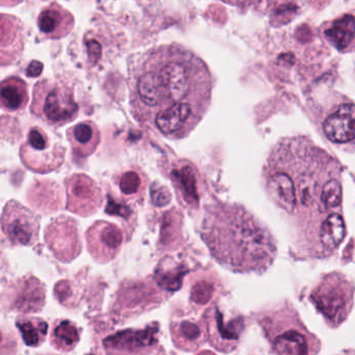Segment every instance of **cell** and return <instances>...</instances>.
Segmentation results:
<instances>
[{
	"label": "cell",
	"mask_w": 355,
	"mask_h": 355,
	"mask_svg": "<svg viewBox=\"0 0 355 355\" xmlns=\"http://www.w3.org/2000/svg\"><path fill=\"white\" fill-rule=\"evenodd\" d=\"M2 231L14 245L31 246L39 239L37 217L20 202L10 200L0 218Z\"/></svg>",
	"instance_id": "obj_5"
},
{
	"label": "cell",
	"mask_w": 355,
	"mask_h": 355,
	"mask_svg": "<svg viewBox=\"0 0 355 355\" xmlns=\"http://www.w3.org/2000/svg\"><path fill=\"white\" fill-rule=\"evenodd\" d=\"M45 240L55 258L62 262H71L80 254L77 223L69 217L54 219L46 229Z\"/></svg>",
	"instance_id": "obj_7"
},
{
	"label": "cell",
	"mask_w": 355,
	"mask_h": 355,
	"mask_svg": "<svg viewBox=\"0 0 355 355\" xmlns=\"http://www.w3.org/2000/svg\"><path fill=\"white\" fill-rule=\"evenodd\" d=\"M21 160L25 167L37 173H48L62 166L64 160L62 146L51 145L47 133L35 126L31 129L26 142L20 150Z\"/></svg>",
	"instance_id": "obj_4"
},
{
	"label": "cell",
	"mask_w": 355,
	"mask_h": 355,
	"mask_svg": "<svg viewBox=\"0 0 355 355\" xmlns=\"http://www.w3.org/2000/svg\"><path fill=\"white\" fill-rule=\"evenodd\" d=\"M323 131L327 139L336 144L355 141V104H341L325 119Z\"/></svg>",
	"instance_id": "obj_14"
},
{
	"label": "cell",
	"mask_w": 355,
	"mask_h": 355,
	"mask_svg": "<svg viewBox=\"0 0 355 355\" xmlns=\"http://www.w3.org/2000/svg\"><path fill=\"white\" fill-rule=\"evenodd\" d=\"M137 3L141 4V6H144V8H147V6H152V4L155 3V2H157L158 0H137Z\"/></svg>",
	"instance_id": "obj_34"
},
{
	"label": "cell",
	"mask_w": 355,
	"mask_h": 355,
	"mask_svg": "<svg viewBox=\"0 0 355 355\" xmlns=\"http://www.w3.org/2000/svg\"><path fill=\"white\" fill-rule=\"evenodd\" d=\"M28 91L25 81L12 76L0 83V108L8 112H19L26 106Z\"/></svg>",
	"instance_id": "obj_21"
},
{
	"label": "cell",
	"mask_w": 355,
	"mask_h": 355,
	"mask_svg": "<svg viewBox=\"0 0 355 355\" xmlns=\"http://www.w3.org/2000/svg\"><path fill=\"white\" fill-rule=\"evenodd\" d=\"M200 235L213 258L235 272H263L277 254L270 231L239 204L208 206Z\"/></svg>",
	"instance_id": "obj_2"
},
{
	"label": "cell",
	"mask_w": 355,
	"mask_h": 355,
	"mask_svg": "<svg viewBox=\"0 0 355 355\" xmlns=\"http://www.w3.org/2000/svg\"><path fill=\"white\" fill-rule=\"evenodd\" d=\"M325 39L339 51L355 49V13H346L323 25Z\"/></svg>",
	"instance_id": "obj_17"
},
{
	"label": "cell",
	"mask_w": 355,
	"mask_h": 355,
	"mask_svg": "<svg viewBox=\"0 0 355 355\" xmlns=\"http://www.w3.org/2000/svg\"><path fill=\"white\" fill-rule=\"evenodd\" d=\"M80 340V329L69 320L56 321L52 327L50 341L55 349L69 352L74 349Z\"/></svg>",
	"instance_id": "obj_22"
},
{
	"label": "cell",
	"mask_w": 355,
	"mask_h": 355,
	"mask_svg": "<svg viewBox=\"0 0 355 355\" xmlns=\"http://www.w3.org/2000/svg\"><path fill=\"white\" fill-rule=\"evenodd\" d=\"M170 176L181 201L189 208H198L200 188L196 167L188 160H180L173 166Z\"/></svg>",
	"instance_id": "obj_13"
},
{
	"label": "cell",
	"mask_w": 355,
	"mask_h": 355,
	"mask_svg": "<svg viewBox=\"0 0 355 355\" xmlns=\"http://www.w3.org/2000/svg\"><path fill=\"white\" fill-rule=\"evenodd\" d=\"M346 235V225L343 217L338 213L327 215L321 223L319 239L323 247L327 249H336L343 242Z\"/></svg>",
	"instance_id": "obj_23"
},
{
	"label": "cell",
	"mask_w": 355,
	"mask_h": 355,
	"mask_svg": "<svg viewBox=\"0 0 355 355\" xmlns=\"http://www.w3.org/2000/svg\"><path fill=\"white\" fill-rule=\"evenodd\" d=\"M116 183L125 196H141L147 185L144 173L137 170L125 171L119 176Z\"/></svg>",
	"instance_id": "obj_26"
},
{
	"label": "cell",
	"mask_w": 355,
	"mask_h": 355,
	"mask_svg": "<svg viewBox=\"0 0 355 355\" xmlns=\"http://www.w3.org/2000/svg\"><path fill=\"white\" fill-rule=\"evenodd\" d=\"M221 1L234 4V6H248L252 0H221Z\"/></svg>",
	"instance_id": "obj_32"
},
{
	"label": "cell",
	"mask_w": 355,
	"mask_h": 355,
	"mask_svg": "<svg viewBox=\"0 0 355 355\" xmlns=\"http://www.w3.org/2000/svg\"><path fill=\"white\" fill-rule=\"evenodd\" d=\"M173 341L177 348L186 352H193L204 343L206 331L202 323L192 320H178L171 325Z\"/></svg>",
	"instance_id": "obj_19"
},
{
	"label": "cell",
	"mask_w": 355,
	"mask_h": 355,
	"mask_svg": "<svg viewBox=\"0 0 355 355\" xmlns=\"http://www.w3.org/2000/svg\"><path fill=\"white\" fill-rule=\"evenodd\" d=\"M204 327L206 337L215 349L231 352L237 347L244 325L240 317L225 321L218 306H214L207 311Z\"/></svg>",
	"instance_id": "obj_8"
},
{
	"label": "cell",
	"mask_w": 355,
	"mask_h": 355,
	"mask_svg": "<svg viewBox=\"0 0 355 355\" xmlns=\"http://www.w3.org/2000/svg\"><path fill=\"white\" fill-rule=\"evenodd\" d=\"M128 87L133 117L178 140L189 135L210 108L213 79L198 54L179 44H166L135 60Z\"/></svg>",
	"instance_id": "obj_1"
},
{
	"label": "cell",
	"mask_w": 355,
	"mask_h": 355,
	"mask_svg": "<svg viewBox=\"0 0 355 355\" xmlns=\"http://www.w3.org/2000/svg\"><path fill=\"white\" fill-rule=\"evenodd\" d=\"M323 212L339 208L342 202V185L337 179H329L323 185L320 196Z\"/></svg>",
	"instance_id": "obj_27"
},
{
	"label": "cell",
	"mask_w": 355,
	"mask_h": 355,
	"mask_svg": "<svg viewBox=\"0 0 355 355\" xmlns=\"http://www.w3.org/2000/svg\"><path fill=\"white\" fill-rule=\"evenodd\" d=\"M22 1L23 0H0V6H12Z\"/></svg>",
	"instance_id": "obj_33"
},
{
	"label": "cell",
	"mask_w": 355,
	"mask_h": 355,
	"mask_svg": "<svg viewBox=\"0 0 355 355\" xmlns=\"http://www.w3.org/2000/svg\"><path fill=\"white\" fill-rule=\"evenodd\" d=\"M67 208L79 216H91L101 206L102 191L96 181L85 174H73L66 179Z\"/></svg>",
	"instance_id": "obj_6"
},
{
	"label": "cell",
	"mask_w": 355,
	"mask_h": 355,
	"mask_svg": "<svg viewBox=\"0 0 355 355\" xmlns=\"http://www.w3.org/2000/svg\"><path fill=\"white\" fill-rule=\"evenodd\" d=\"M69 141L73 152L79 158H87L97 149L100 142V131L92 121H83L68 129Z\"/></svg>",
	"instance_id": "obj_18"
},
{
	"label": "cell",
	"mask_w": 355,
	"mask_h": 355,
	"mask_svg": "<svg viewBox=\"0 0 355 355\" xmlns=\"http://www.w3.org/2000/svg\"><path fill=\"white\" fill-rule=\"evenodd\" d=\"M16 325L22 336L23 341L29 347H39L47 337L48 324L44 319L20 317L17 319Z\"/></svg>",
	"instance_id": "obj_24"
},
{
	"label": "cell",
	"mask_w": 355,
	"mask_h": 355,
	"mask_svg": "<svg viewBox=\"0 0 355 355\" xmlns=\"http://www.w3.org/2000/svg\"><path fill=\"white\" fill-rule=\"evenodd\" d=\"M272 343L275 352L279 354H309V344L306 336L294 329L283 331L265 329Z\"/></svg>",
	"instance_id": "obj_20"
},
{
	"label": "cell",
	"mask_w": 355,
	"mask_h": 355,
	"mask_svg": "<svg viewBox=\"0 0 355 355\" xmlns=\"http://www.w3.org/2000/svg\"><path fill=\"white\" fill-rule=\"evenodd\" d=\"M42 33L50 39L66 37L74 26V17L58 3H51L42 10L37 18Z\"/></svg>",
	"instance_id": "obj_16"
},
{
	"label": "cell",
	"mask_w": 355,
	"mask_h": 355,
	"mask_svg": "<svg viewBox=\"0 0 355 355\" xmlns=\"http://www.w3.org/2000/svg\"><path fill=\"white\" fill-rule=\"evenodd\" d=\"M215 286L209 279H200L192 286L190 299L198 306H205L210 302L214 294Z\"/></svg>",
	"instance_id": "obj_28"
},
{
	"label": "cell",
	"mask_w": 355,
	"mask_h": 355,
	"mask_svg": "<svg viewBox=\"0 0 355 355\" xmlns=\"http://www.w3.org/2000/svg\"><path fill=\"white\" fill-rule=\"evenodd\" d=\"M24 48V26L20 19L0 14V66L14 64Z\"/></svg>",
	"instance_id": "obj_12"
},
{
	"label": "cell",
	"mask_w": 355,
	"mask_h": 355,
	"mask_svg": "<svg viewBox=\"0 0 355 355\" xmlns=\"http://www.w3.org/2000/svg\"><path fill=\"white\" fill-rule=\"evenodd\" d=\"M158 325L145 329H128L114 333L104 340L106 352L110 354H147L158 346Z\"/></svg>",
	"instance_id": "obj_11"
},
{
	"label": "cell",
	"mask_w": 355,
	"mask_h": 355,
	"mask_svg": "<svg viewBox=\"0 0 355 355\" xmlns=\"http://www.w3.org/2000/svg\"><path fill=\"white\" fill-rule=\"evenodd\" d=\"M87 248L97 262L106 264L114 260L122 247L124 235L118 225L98 221L87 231Z\"/></svg>",
	"instance_id": "obj_9"
},
{
	"label": "cell",
	"mask_w": 355,
	"mask_h": 355,
	"mask_svg": "<svg viewBox=\"0 0 355 355\" xmlns=\"http://www.w3.org/2000/svg\"><path fill=\"white\" fill-rule=\"evenodd\" d=\"M106 213H110V215H119L123 218H128L129 215L131 214V210L128 206L119 204L116 200L110 197L108 198L107 206H106Z\"/></svg>",
	"instance_id": "obj_30"
},
{
	"label": "cell",
	"mask_w": 355,
	"mask_h": 355,
	"mask_svg": "<svg viewBox=\"0 0 355 355\" xmlns=\"http://www.w3.org/2000/svg\"><path fill=\"white\" fill-rule=\"evenodd\" d=\"M185 273V268L182 266L176 265V266L166 267V264L162 263V266L160 264L156 271V281L162 289L177 291L181 288Z\"/></svg>",
	"instance_id": "obj_25"
},
{
	"label": "cell",
	"mask_w": 355,
	"mask_h": 355,
	"mask_svg": "<svg viewBox=\"0 0 355 355\" xmlns=\"http://www.w3.org/2000/svg\"><path fill=\"white\" fill-rule=\"evenodd\" d=\"M347 286L340 281H327L315 290L313 302L318 310L333 322H341L347 316L352 297Z\"/></svg>",
	"instance_id": "obj_10"
},
{
	"label": "cell",
	"mask_w": 355,
	"mask_h": 355,
	"mask_svg": "<svg viewBox=\"0 0 355 355\" xmlns=\"http://www.w3.org/2000/svg\"><path fill=\"white\" fill-rule=\"evenodd\" d=\"M78 110L73 90L66 83L46 79L35 85L31 112L44 122L62 126L74 120Z\"/></svg>",
	"instance_id": "obj_3"
},
{
	"label": "cell",
	"mask_w": 355,
	"mask_h": 355,
	"mask_svg": "<svg viewBox=\"0 0 355 355\" xmlns=\"http://www.w3.org/2000/svg\"><path fill=\"white\" fill-rule=\"evenodd\" d=\"M43 71V64L37 60H33L29 64L26 70V75L28 77H37Z\"/></svg>",
	"instance_id": "obj_31"
},
{
	"label": "cell",
	"mask_w": 355,
	"mask_h": 355,
	"mask_svg": "<svg viewBox=\"0 0 355 355\" xmlns=\"http://www.w3.org/2000/svg\"><path fill=\"white\" fill-rule=\"evenodd\" d=\"M151 199L156 206H164L170 204L172 195L168 188L155 183L151 188Z\"/></svg>",
	"instance_id": "obj_29"
},
{
	"label": "cell",
	"mask_w": 355,
	"mask_h": 355,
	"mask_svg": "<svg viewBox=\"0 0 355 355\" xmlns=\"http://www.w3.org/2000/svg\"><path fill=\"white\" fill-rule=\"evenodd\" d=\"M12 308L21 313L39 312L45 304V286L33 276L25 277L12 288Z\"/></svg>",
	"instance_id": "obj_15"
}]
</instances>
